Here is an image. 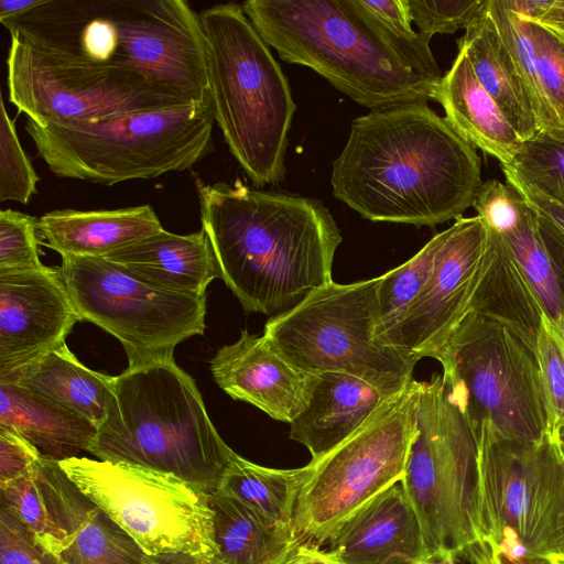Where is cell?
Listing matches in <instances>:
<instances>
[{
	"mask_svg": "<svg viewBox=\"0 0 564 564\" xmlns=\"http://www.w3.org/2000/svg\"><path fill=\"white\" fill-rule=\"evenodd\" d=\"M314 470V464L299 468L264 467L234 454L214 492L234 498L272 525L293 532L297 497Z\"/></svg>",
	"mask_w": 564,
	"mask_h": 564,
	"instance_id": "30",
	"label": "cell"
},
{
	"mask_svg": "<svg viewBox=\"0 0 564 564\" xmlns=\"http://www.w3.org/2000/svg\"><path fill=\"white\" fill-rule=\"evenodd\" d=\"M501 170L507 184L521 195L535 215L539 225L564 245V207L540 194L507 169L501 167Z\"/></svg>",
	"mask_w": 564,
	"mask_h": 564,
	"instance_id": "45",
	"label": "cell"
},
{
	"mask_svg": "<svg viewBox=\"0 0 564 564\" xmlns=\"http://www.w3.org/2000/svg\"><path fill=\"white\" fill-rule=\"evenodd\" d=\"M150 564H225L218 556L165 553L150 556Z\"/></svg>",
	"mask_w": 564,
	"mask_h": 564,
	"instance_id": "49",
	"label": "cell"
},
{
	"mask_svg": "<svg viewBox=\"0 0 564 564\" xmlns=\"http://www.w3.org/2000/svg\"><path fill=\"white\" fill-rule=\"evenodd\" d=\"M444 236L443 230L406 262L379 276L377 285L379 330L382 338L393 347L397 332L410 305L432 274L435 257Z\"/></svg>",
	"mask_w": 564,
	"mask_h": 564,
	"instance_id": "33",
	"label": "cell"
},
{
	"mask_svg": "<svg viewBox=\"0 0 564 564\" xmlns=\"http://www.w3.org/2000/svg\"><path fill=\"white\" fill-rule=\"evenodd\" d=\"M535 355L549 405L551 431L564 425V344L545 314L536 337Z\"/></svg>",
	"mask_w": 564,
	"mask_h": 564,
	"instance_id": "40",
	"label": "cell"
},
{
	"mask_svg": "<svg viewBox=\"0 0 564 564\" xmlns=\"http://www.w3.org/2000/svg\"><path fill=\"white\" fill-rule=\"evenodd\" d=\"M326 546L340 564H421L427 555L420 520L401 481L351 514Z\"/></svg>",
	"mask_w": 564,
	"mask_h": 564,
	"instance_id": "20",
	"label": "cell"
},
{
	"mask_svg": "<svg viewBox=\"0 0 564 564\" xmlns=\"http://www.w3.org/2000/svg\"><path fill=\"white\" fill-rule=\"evenodd\" d=\"M500 166L564 207V141L541 133L523 142L511 164Z\"/></svg>",
	"mask_w": 564,
	"mask_h": 564,
	"instance_id": "35",
	"label": "cell"
},
{
	"mask_svg": "<svg viewBox=\"0 0 564 564\" xmlns=\"http://www.w3.org/2000/svg\"><path fill=\"white\" fill-rule=\"evenodd\" d=\"M487 11L508 47L531 99L541 133L554 137L538 72V56L528 21L510 11L502 0H487Z\"/></svg>",
	"mask_w": 564,
	"mask_h": 564,
	"instance_id": "34",
	"label": "cell"
},
{
	"mask_svg": "<svg viewBox=\"0 0 564 564\" xmlns=\"http://www.w3.org/2000/svg\"><path fill=\"white\" fill-rule=\"evenodd\" d=\"M473 207L489 229L505 235L518 225L527 204L511 185L487 180L479 187Z\"/></svg>",
	"mask_w": 564,
	"mask_h": 564,
	"instance_id": "42",
	"label": "cell"
},
{
	"mask_svg": "<svg viewBox=\"0 0 564 564\" xmlns=\"http://www.w3.org/2000/svg\"><path fill=\"white\" fill-rule=\"evenodd\" d=\"M0 505L7 507L34 535L44 550L59 541L57 527L47 510L36 466L30 473L0 484Z\"/></svg>",
	"mask_w": 564,
	"mask_h": 564,
	"instance_id": "37",
	"label": "cell"
},
{
	"mask_svg": "<svg viewBox=\"0 0 564 564\" xmlns=\"http://www.w3.org/2000/svg\"><path fill=\"white\" fill-rule=\"evenodd\" d=\"M214 538L225 564H284L301 545L290 530L263 520L240 501L212 492Z\"/></svg>",
	"mask_w": 564,
	"mask_h": 564,
	"instance_id": "29",
	"label": "cell"
},
{
	"mask_svg": "<svg viewBox=\"0 0 564 564\" xmlns=\"http://www.w3.org/2000/svg\"><path fill=\"white\" fill-rule=\"evenodd\" d=\"M0 564H58L35 541L32 532L0 505Z\"/></svg>",
	"mask_w": 564,
	"mask_h": 564,
	"instance_id": "43",
	"label": "cell"
},
{
	"mask_svg": "<svg viewBox=\"0 0 564 564\" xmlns=\"http://www.w3.org/2000/svg\"><path fill=\"white\" fill-rule=\"evenodd\" d=\"M210 371L229 397L289 424L307 406L317 377L289 362L264 334L248 330L218 349Z\"/></svg>",
	"mask_w": 564,
	"mask_h": 564,
	"instance_id": "19",
	"label": "cell"
},
{
	"mask_svg": "<svg viewBox=\"0 0 564 564\" xmlns=\"http://www.w3.org/2000/svg\"><path fill=\"white\" fill-rule=\"evenodd\" d=\"M80 321L58 267L0 271V380L63 345Z\"/></svg>",
	"mask_w": 564,
	"mask_h": 564,
	"instance_id": "17",
	"label": "cell"
},
{
	"mask_svg": "<svg viewBox=\"0 0 564 564\" xmlns=\"http://www.w3.org/2000/svg\"><path fill=\"white\" fill-rule=\"evenodd\" d=\"M154 288L189 295H206L207 286L221 278L206 231L188 235L161 231L104 257Z\"/></svg>",
	"mask_w": 564,
	"mask_h": 564,
	"instance_id": "21",
	"label": "cell"
},
{
	"mask_svg": "<svg viewBox=\"0 0 564 564\" xmlns=\"http://www.w3.org/2000/svg\"><path fill=\"white\" fill-rule=\"evenodd\" d=\"M476 440L481 543L466 561L544 556L564 484L557 434L525 443L481 427Z\"/></svg>",
	"mask_w": 564,
	"mask_h": 564,
	"instance_id": "12",
	"label": "cell"
},
{
	"mask_svg": "<svg viewBox=\"0 0 564 564\" xmlns=\"http://www.w3.org/2000/svg\"><path fill=\"white\" fill-rule=\"evenodd\" d=\"M42 457L39 449L19 433L0 426V484L30 473Z\"/></svg>",
	"mask_w": 564,
	"mask_h": 564,
	"instance_id": "44",
	"label": "cell"
},
{
	"mask_svg": "<svg viewBox=\"0 0 564 564\" xmlns=\"http://www.w3.org/2000/svg\"><path fill=\"white\" fill-rule=\"evenodd\" d=\"M36 474L59 538L46 552L58 564H150V555L78 489L58 462L42 457Z\"/></svg>",
	"mask_w": 564,
	"mask_h": 564,
	"instance_id": "18",
	"label": "cell"
},
{
	"mask_svg": "<svg viewBox=\"0 0 564 564\" xmlns=\"http://www.w3.org/2000/svg\"><path fill=\"white\" fill-rule=\"evenodd\" d=\"M419 32L431 39L466 28L482 11L486 0H402Z\"/></svg>",
	"mask_w": 564,
	"mask_h": 564,
	"instance_id": "41",
	"label": "cell"
},
{
	"mask_svg": "<svg viewBox=\"0 0 564 564\" xmlns=\"http://www.w3.org/2000/svg\"><path fill=\"white\" fill-rule=\"evenodd\" d=\"M489 241L490 257L471 312L502 323L535 351L543 310L503 238L489 229Z\"/></svg>",
	"mask_w": 564,
	"mask_h": 564,
	"instance_id": "28",
	"label": "cell"
},
{
	"mask_svg": "<svg viewBox=\"0 0 564 564\" xmlns=\"http://www.w3.org/2000/svg\"><path fill=\"white\" fill-rule=\"evenodd\" d=\"M58 269L82 319L120 341L129 368L174 360L178 344L204 335L206 295L154 288L104 258L63 256Z\"/></svg>",
	"mask_w": 564,
	"mask_h": 564,
	"instance_id": "14",
	"label": "cell"
},
{
	"mask_svg": "<svg viewBox=\"0 0 564 564\" xmlns=\"http://www.w3.org/2000/svg\"><path fill=\"white\" fill-rule=\"evenodd\" d=\"M199 20L215 122L251 182L276 184L296 110L288 78L241 4L213 6Z\"/></svg>",
	"mask_w": 564,
	"mask_h": 564,
	"instance_id": "6",
	"label": "cell"
},
{
	"mask_svg": "<svg viewBox=\"0 0 564 564\" xmlns=\"http://www.w3.org/2000/svg\"><path fill=\"white\" fill-rule=\"evenodd\" d=\"M421 381L412 380L358 431L314 464L297 497L293 534L323 549L358 509L401 481L416 430Z\"/></svg>",
	"mask_w": 564,
	"mask_h": 564,
	"instance_id": "11",
	"label": "cell"
},
{
	"mask_svg": "<svg viewBox=\"0 0 564 564\" xmlns=\"http://www.w3.org/2000/svg\"><path fill=\"white\" fill-rule=\"evenodd\" d=\"M330 184L335 198L368 220L435 226L473 206L481 161L426 101L409 102L352 120Z\"/></svg>",
	"mask_w": 564,
	"mask_h": 564,
	"instance_id": "1",
	"label": "cell"
},
{
	"mask_svg": "<svg viewBox=\"0 0 564 564\" xmlns=\"http://www.w3.org/2000/svg\"><path fill=\"white\" fill-rule=\"evenodd\" d=\"M242 9L281 59L312 68L371 110L432 100L352 0H248Z\"/></svg>",
	"mask_w": 564,
	"mask_h": 564,
	"instance_id": "5",
	"label": "cell"
},
{
	"mask_svg": "<svg viewBox=\"0 0 564 564\" xmlns=\"http://www.w3.org/2000/svg\"><path fill=\"white\" fill-rule=\"evenodd\" d=\"M59 466L148 555H218L207 491L174 475L124 463L74 457Z\"/></svg>",
	"mask_w": 564,
	"mask_h": 564,
	"instance_id": "13",
	"label": "cell"
},
{
	"mask_svg": "<svg viewBox=\"0 0 564 564\" xmlns=\"http://www.w3.org/2000/svg\"><path fill=\"white\" fill-rule=\"evenodd\" d=\"M486 3L457 40V46L466 53L479 83L525 142L541 134V129L516 63Z\"/></svg>",
	"mask_w": 564,
	"mask_h": 564,
	"instance_id": "25",
	"label": "cell"
},
{
	"mask_svg": "<svg viewBox=\"0 0 564 564\" xmlns=\"http://www.w3.org/2000/svg\"><path fill=\"white\" fill-rule=\"evenodd\" d=\"M41 0H1L0 1V21L20 15L29 11Z\"/></svg>",
	"mask_w": 564,
	"mask_h": 564,
	"instance_id": "53",
	"label": "cell"
},
{
	"mask_svg": "<svg viewBox=\"0 0 564 564\" xmlns=\"http://www.w3.org/2000/svg\"><path fill=\"white\" fill-rule=\"evenodd\" d=\"M0 426L12 429L44 458L58 463L88 451L97 433L84 417L13 383H0Z\"/></svg>",
	"mask_w": 564,
	"mask_h": 564,
	"instance_id": "27",
	"label": "cell"
},
{
	"mask_svg": "<svg viewBox=\"0 0 564 564\" xmlns=\"http://www.w3.org/2000/svg\"><path fill=\"white\" fill-rule=\"evenodd\" d=\"M557 437L560 441L564 442V425L557 431Z\"/></svg>",
	"mask_w": 564,
	"mask_h": 564,
	"instance_id": "55",
	"label": "cell"
},
{
	"mask_svg": "<svg viewBox=\"0 0 564 564\" xmlns=\"http://www.w3.org/2000/svg\"><path fill=\"white\" fill-rule=\"evenodd\" d=\"M536 22L555 30L564 36V0H552L547 11Z\"/></svg>",
	"mask_w": 564,
	"mask_h": 564,
	"instance_id": "51",
	"label": "cell"
},
{
	"mask_svg": "<svg viewBox=\"0 0 564 564\" xmlns=\"http://www.w3.org/2000/svg\"><path fill=\"white\" fill-rule=\"evenodd\" d=\"M39 176L26 156L9 117L0 101V202L28 204L36 193Z\"/></svg>",
	"mask_w": 564,
	"mask_h": 564,
	"instance_id": "38",
	"label": "cell"
},
{
	"mask_svg": "<svg viewBox=\"0 0 564 564\" xmlns=\"http://www.w3.org/2000/svg\"><path fill=\"white\" fill-rule=\"evenodd\" d=\"M202 228L226 285L249 313L279 316L330 282L343 237L317 199L196 180Z\"/></svg>",
	"mask_w": 564,
	"mask_h": 564,
	"instance_id": "2",
	"label": "cell"
},
{
	"mask_svg": "<svg viewBox=\"0 0 564 564\" xmlns=\"http://www.w3.org/2000/svg\"><path fill=\"white\" fill-rule=\"evenodd\" d=\"M534 292L543 313L564 344V297L538 219L527 205L518 225L500 235Z\"/></svg>",
	"mask_w": 564,
	"mask_h": 564,
	"instance_id": "31",
	"label": "cell"
},
{
	"mask_svg": "<svg viewBox=\"0 0 564 564\" xmlns=\"http://www.w3.org/2000/svg\"><path fill=\"white\" fill-rule=\"evenodd\" d=\"M284 564H340L327 550L300 545Z\"/></svg>",
	"mask_w": 564,
	"mask_h": 564,
	"instance_id": "47",
	"label": "cell"
},
{
	"mask_svg": "<svg viewBox=\"0 0 564 564\" xmlns=\"http://www.w3.org/2000/svg\"><path fill=\"white\" fill-rule=\"evenodd\" d=\"M432 100L441 104L451 127L475 149L500 165L512 163L523 141L479 83L463 50L435 85Z\"/></svg>",
	"mask_w": 564,
	"mask_h": 564,
	"instance_id": "23",
	"label": "cell"
},
{
	"mask_svg": "<svg viewBox=\"0 0 564 564\" xmlns=\"http://www.w3.org/2000/svg\"><path fill=\"white\" fill-rule=\"evenodd\" d=\"M37 218L8 208L0 212V271L43 267L40 260Z\"/></svg>",
	"mask_w": 564,
	"mask_h": 564,
	"instance_id": "39",
	"label": "cell"
},
{
	"mask_svg": "<svg viewBox=\"0 0 564 564\" xmlns=\"http://www.w3.org/2000/svg\"><path fill=\"white\" fill-rule=\"evenodd\" d=\"M212 97L95 122L39 126L25 132L58 177L113 185L189 170L213 148Z\"/></svg>",
	"mask_w": 564,
	"mask_h": 564,
	"instance_id": "7",
	"label": "cell"
},
{
	"mask_svg": "<svg viewBox=\"0 0 564 564\" xmlns=\"http://www.w3.org/2000/svg\"><path fill=\"white\" fill-rule=\"evenodd\" d=\"M505 6L519 17L538 21L550 8L552 0H502Z\"/></svg>",
	"mask_w": 564,
	"mask_h": 564,
	"instance_id": "48",
	"label": "cell"
},
{
	"mask_svg": "<svg viewBox=\"0 0 564 564\" xmlns=\"http://www.w3.org/2000/svg\"><path fill=\"white\" fill-rule=\"evenodd\" d=\"M57 61L133 73L189 104L210 98L205 39L182 0H41L1 22Z\"/></svg>",
	"mask_w": 564,
	"mask_h": 564,
	"instance_id": "3",
	"label": "cell"
},
{
	"mask_svg": "<svg viewBox=\"0 0 564 564\" xmlns=\"http://www.w3.org/2000/svg\"><path fill=\"white\" fill-rule=\"evenodd\" d=\"M476 564H561L558 561L544 556H519L510 557L505 554H497L488 560L479 561Z\"/></svg>",
	"mask_w": 564,
	"mask_h": 564,
	"instance_id": "52",
	"label": "cell"
},
{
	"mask_svg": "<svg viewBox=\"0 0 564 564\" xmlns=\"http://www.w3.org/2000/svg\"><path fill=\"white\" fill-rule=\"evenodd\" d=\"M100 460L171 474L208 494L235 452L209 419L195 380L175 360L127 368L88 451Z\"/></svg>",
	"mask_w": 564,
	"mask_h": 564,
	"instance_id": "4",
	"label": "cell"
},
{
	"mask_svg": "<svg viewBox=\"0 0 564 564\" xmlns=\"http://www.w3.org/2000/svg\"><path fill=\"white\" fill-rule=\"evenodd\" d=\"M378 282L379 276L349 284L333 281L270 317L263 334L303 371L345 372L393 398L413 380L419 360L380 335Z\"/></svg>",
	"mask_w": 564,
	"mask_h": 564,
	"instance_id": "9",
	"label": "cell"
},
{
	"mask_svg": "<svg viewBox=\"0 0 564 564\" xmlns=\"http://www.w3.org/2000/svg\"><path fill=\"white\" fill-rule=\"evenodd\" d=\"M416 430L401 484L426 553L465 560L481 543L478 445L443 376L421 381Z\"/></svg>",
	"mask_w": 564,
	"mask_h": 564,
	"instance_id": "8",
	"label": "cell"
},
{
	"mask_svg": "<svg viewBox=\"0 0 564 564\" xmlns=\"http://www.w3.org/2000/svg\"><path fill=\"white\" fill-rule=\"evenodd\" d=\"M458 558L447 554H434L426 556L421 564H459Z\"/></svg>",
	"mask_w": 564,
	"mask_h": 564,
	"instance_id": "54",
	"label": "cell"
},
{
	"mask_svg": "<svg viewBox=\"0 0 564 564\" xmlns=\"http://www.w3.org/2000/svg\"><path fill=\"white\" fill-rule=\"evenodd\" d=\"M560 448H561V453H562V456H563V459H564V442L560 441Z\"/></svg>",
	"mask_w": 564,
	"mask_h": 564,
	"instance_id": "56",
	"label": "cell"
},
{
	"mask_svg": "<svg viewBox=\"0 0 564 564\" xmlns=\"http://www.w3.org/2000/svg\"><path fill=\"white\" fill-rule=\"evenodd\" d=\"M163 229L151 205L118 209H58L37 218L45 246L63 256L104 258Z\"/></svg>",
	"mask_w": 564,
	"mask_h": 564,
	"instance_id": "24",
	"label": "cell"
},
{
	"mask_svg": "<svg viewBox=\"0 0 564 564\" xmlns=\"http://www.w3.org/2000/svg\"><path fill=\"white\" fill-rule=\"evenodd\" d=\"M352 3L411 70L437 84L442 76L430 48L431 39L413 29L402 0H352Z\"/></svg>",
	"mask_w": 564,
	"mask_h": 564,
	"instance_id": "32",
	"label": "cell"
},
{
	"mask_svg": "<svg viewBox=\"0 0 564 564\" xmlns=\"http://www.w3.org/2000/svg\"><path fill=\"white\" fill-rule=\"evenodd\" d=\"M444 231L432 274L410 305L393 341L417 360L436 359L471 312L490 257L489 229L479 216L460 217Z\"/></svg>",
	"mask_w": 564,
	"mask_h": 564,
	"instance_id": "16",
	"label": "cell"
},
{
	"mask_svg": "<svg viewBox=\"0 0 564 564\" xmlns=\"http://www.w3.org/2000/svg\"><path fill=\"white\" fill-rule=\"evenodd\" d=\"M370 383L345 372L316 377L307 406L290 424V438L317 462L356 431L387 401Z\"/></svg>",
	"mask_w": 564,
	"mask_h": 564,
	"instance_id": "22",
	"label": "cell"
},
{
	"mask_svg": "<svg viewBox=\"0 0 564 564\" xmlns=\"http://www.w3.org/2000/svg\"><path fill=\"white\" fill-rule=\"evenodd\" d=\"M9 99L39 126L95 122L192 105L144 76L57 61L11 37Z\"/></svg>",
	"mask_w": 564,
	"mask_h": 564,
	"instance_id": "15",
	"label": "cell"
},
{
	"mask_svg": "<svg viewBox=\"0 0 564 564\" xmlns=\"http://www.w3.org/2000/svg\"><path fill=\"white\" fill-rule=\"evenodd\" d=\"M544 557H551L564 564V484Z\"/></svg>",
	"mask_w": 564,
	"mask_h": 564,
	"instance_id": "46",
	"label": "cell"
},
{
	"mask_svg": "<svg viewBox=\"0 0 564 564\" xmlns=\"http://www.w3.org/2000/svg\"><path fill=\"white\" fill-rule=\"evenodd\" d=\"M436 359L475 436L534 443L553 434L535 351L506 325L470 312Z\"/></svg>",
	"mask_w": 564,
	"mask_h": 564,
	"instance_id": "10",
	"label": "cell"
},
{
	"mask_svg": "<svg viewBox=\"0 0 564 564\" xmlns=\"http://www.w3.org/2000/svg\"><path fill=\"white\" fill-rule=\"evenodd\" d=\"M540 226V225H539ZM546 250L555 268L564 297V245L540 226Z\"/></svg>",
	"mask_w": 564,
	"mask_h": 564,
	"instance_id": "50",
	"label": "cell"
},
{
	"mask_svg": "<svg viewBox=\"0 0 564 564\" xmlns=\"http://www.w3.org/2000/svg\"><path fill=\"white\" fill-rule=\"evenodd\" d=\"M527 21L536 51L543 96L554 126L552 139L564 141V36L540 22Z\"/></svg>",
	"mask_w": 564,
	"mask_h": 564,
	"instance_id": "36",
	"label": "cell"
},
{
	"mask_svg": "<svg viewBox=\"0 0 564 564\" xmlns=\"http://www.w3.org/2000/svg\"><path fill=\"white\" fill-rule=\"evenodd\" d=\"M116 377L89 369L64 343L0 383H13L74 412L98 429L115 395Z\"/></svg>",
	"mask_w": 564,
	"mask_h": 564,
	"instance_id": "26",
	"label": "cell"
}]
</instances>
